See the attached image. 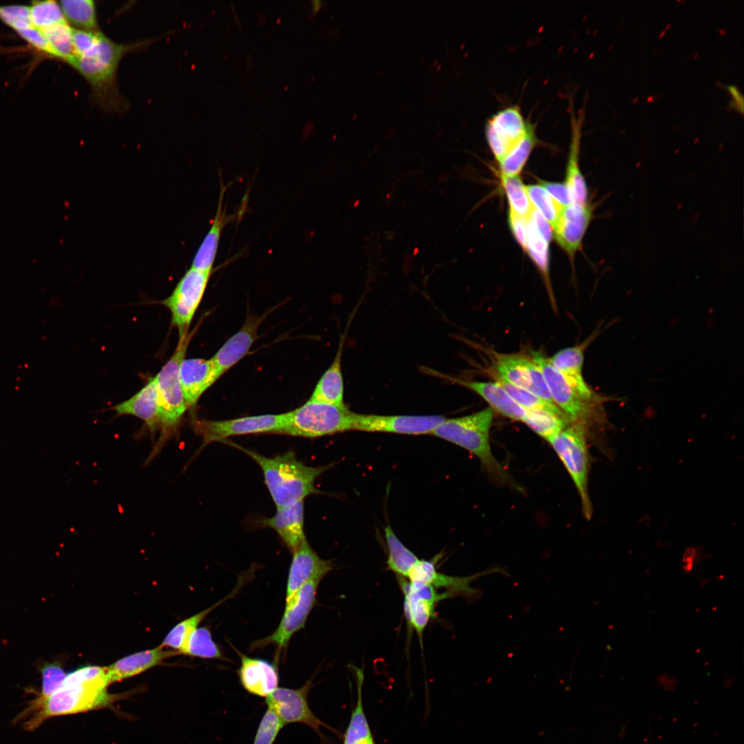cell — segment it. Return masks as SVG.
I'll list each match as a JSON object with an SVG mask.
<instances>
[{"label":"cell","instance_id":"32","mask_svg":"<svg viewBox=\"0 0 744 744\" xmlns=\"http://www.w3.org/2000/svg\"><path fill=\"white\" fill-rule=\"evenodd\" d=\"M60 6L67 23L75 30L98 32L95 2L92 0H63Z\"/></svg>","mask_w":744,"mask_h":744},{"label":"cell","instance_id":"18","mask_svg":"<svg viewBox=\"0 0 744 744\" xmlns=\"http://www.w3.org/2000/svg\"><path fill=\"white\" fill-rule=\"evenodd\" d=\"M495 571L500 570L499 568H490L468 577L451 576L437 572L434 561L419 559L410 570L408 579L411 582L431 585L435 589L446 588L453 595L476 596L479 590L472 588L470 583L478 577Z\"/></svg>","mask_w":744,"mask_h":744},{"label":"cell","instance_id":"45","mask_svg":"<svg viewBox=\"0 0 744 744\" xmlns=\"http://www.w3.org/2000/svg\"><path fill=\"white\" fill-rule=\"evenodd\" d=\"M283 726L277 716L267 708L257 729L254 744H273Z\"/></svg>","mask_w":744,"mask_h":744},{"label":"cell","instance_id":"35","mask_svg":"<svg viewBox=\"0 0 744 744\" xmlns=\"http://www.w3.org/2000/svg\"><path fill=\"white\" fill-rule=\"evenodd\" d=\"M231 597L229 595L225 599L220 600L208 608L202 610L190 617H188L177 623L167 633L161 646L172 648L178 653L182 654L186 646L187 642L191 634L196 630L199 623L207 617L216 606L221 604L225 600Z\"/></svg>","mask_w":744,"mask_h":744},{"label":"cell","instance_id":"2","mask_svg":"<svg viewBox=\"0 0 744 744\" xmlns=\"http://www.w3.org/2000/svg\"><path fill=\"white\" fill-rule=\"evenodd\" d=\"M147 42L118 43L101 32L97 42L86 54L76 56L69 63L88 83L94 103L110 112H122L127 103L120 94L116 73L120 62L127 53L141 48Z\"/></svg>","mask_w":744,"mask_h":744},{"label":"cell","instance_id":"33","mask_svg":"<svg viewBox=\"0 0 744 744\" xmlns=\"http://www.w3.org/2000/svg\"><path fill=\"white\" fill-rule=\"evenodd\" d=\"M356 675L358 698L344 734L342 744H361L373 739L362 705V688L364 680L362 670L357 668Z\"/></svg>","mask_w":744,"mask_h":744},{"label":"cell","instance_id":"25","mask_svg":"<svg viewBox=\"0 0 744 744\" xmlns=\"http://www.w3.org/2000/svg\"><path fill=\"white\" fill-rule=\"evenodd\" d=\"M177 652L165 650L159 645L151 650L136 652L123 657L106 667L110 684L137 675L175 655Z\"/></svg>","mask_w":744,"mask_h":744},{"label":"cell","instance_id":"15","mask_svg":"<svg viewBox=\"0 0 744 744\" xmlns=\"http://www.w3.org/2000/svg\"><path fill=\"white\" fill-rule=\"evenodd\" d=\"M442 415H383L354 413L353 431L404 435H426L445 420Z\"/></svg>","mask_w":744,"mask_h":744},{"label":"cell","instance_id":"17","mask_svg":"<svg viewBox=\"0 0 744 744\" xmlns=\"http://www.w3.org/2000/svg\"><path fill=\"white\" fill-rule=\"evenodd\" d=\"M592 214L589 204L573 203L562 207L553 229L556 241L569 256H573L580 248Z\"/></svg>","mask_w":744,"mask_h":744},{"label":"cell","instance_id":"46","mask_svg":"<svg viewBox=\"0 0 744 744\" xmlns=\"http://www.w3.org/2000/svg\"><path fill=\"white\" fill-rule=\"evenodd\" d=\"M0 18L16 31L32 25L30 7L24 6H0Z\"/></svg>","mask_w":744,"mask_h":744},{"label":"cell","instance_id":"9","mask_svg":"<svg viewBox=\"0 0 744 744\" xmlns=\"http://www.w3.org/2000/svg\"><path fill=\"white\" fill-rule=\"evenodd\" d=\"M285 413L247 416L226 420H198L194 422V430L203 437L201 448L213 442H222L229 437L258 433L280 434Z\"/></svg>","mask_w":744,"mask_h":744},{"label":"cell","instance_id":"4","mask_svg":"<svg viewBox=\"0 0 744 744\" xmlns=\"http://www.w3.org/2000/svg\"><path fill=\"white\" fill-rule=\"evenodd\" d=\"M493 410L488 407L468 415L445 419L431 435L473 453L496 482L517 487L506 469L495 458L490 444Z\"/></svg>","mask_w":744,"mask_h":744},{"label":"cell","instance_id":"39","mask_svg":"<svg viewBox=\"0 0 744 744\" xmlns=\"http://www.w3.org/2000/svg\"><path fill=\"white\" fill-rule=\"evenodd\" d=\"M55 53L56 57L68 63L74 57L72 28L67 21L39 29Z\"/></svg>","mask_w":744,"mask_h":744},{"label":"cell","instance_id":"5","mask_svg":"<svg viewBox=\"0 0 744 744\" xmlns=\"http://www.w3.org/2000/svg\"><path fill=\"white\" fill-rule=\"evenodd\" d=\"M540 369L554 403L571 422H580L589 428L606 422L601 397L581 393L541 352L533 351L529 357Z\"/></svg>","mask_w":744,"mask_h":744},{"label":"cell","instance_id":"16","mask_svg":"<svg viewBox=\"0 0 744 744\" xmlns=\"http://www.w3.org/2000/svg\"><path fill=\"white\" fill-rule=\"evenodd\" d=\"M293 553L287 582L285 603L289 602L300 588L313 579H322L333 567L324 560L305 540Z\"/></svg>","mask_w":744,"mask_h":744},{"label":"cell","instance_id":"48","mask_svg":"<svg viewBox=\"0 0 744 744\" xmlns=\"http://www.w3.org/2000/svg\"><path fill=\"white\" fill-rule=\"evenodd\" d=\"M542 187L561 207L572 203L566 183L542 181Z\"/></svg>","mask_w":744,"mask_h":744},{"label":"cell","instance_id":"8","mask_svg":"<svg viewBox=\"0 0 744 744\" xmlns=\"http://www.w3.org/2000/svg\"><path fill=\"white\" fill-rule=\"evenodd\" d=\"M192 337V333L179 337L173 355L154 378L161 437L164 439L176 428L187 409L180 382L179 369Z\"/></svg>","mask_w":744,"mask_h":744},{"label":"cell","instance_id":"22","mask_svg":"<svg viewBox=\"0 0 744 744\" xmlns=\"http://www.w3.org/2000/svg\"><path fill=\"white\" fill-rule=\"evenodd\" d=\"M260 524L274 530L289 550L293 552L306 540L303 501L277 508L273 517L262 519Z\"/></svg>","mask_w":744,"mask_h":744},{"label":"cell","instance_id":"6","mask_svg":"<svg viewBox=\"0 0 744 744\" xmlns=\"http://www.w3.org/2000/svg\"><path fill=\"white\" fill-rule=\"evenodd\" d=\"M280 434L318 437L353 431L354 412L345 405L335 406L309 400L301 406L285 413Z\"/></svg>","mask_w":744,"mask_h":744},{"label":"cell","instance_id":"28","mask_svg":"<svg viewBox=\"0 0 744 744\" xmlns=\"http://www.w3.org/2000/svg\"><path fill=\"white\" fill-rule=\"evenodd\" d=\"M344 340L333 361L317 383L309 400L335 406H344V382L342 373V354Z\"/></svg>","mask_w":744,"mask_h":744},{"label":"cell","instance_id":"1","mask_svg":"<svg viewBox=\"0 0 744 744\" xmlns=\"http://www.w3.org/2000/svg\"><path fill=\"white\" fill-rule=\"evenodd\" d=\"M106 668L85 666L67 674L61 687L44 699H34L22 713L28 730L37 728L47 719L87 712L110 705L113 696Z\"/></svg>","mask_w":744,"mask_h":744},{"label":"cell","instance_id":"38","mask_svg":"<svg viewBox=\"0 0 744 744\" xmlns=\"http://www.w3.org/2000/svg\"><path fill=\"white\" fill-rule=\"evenodd\" d=\"M501 180L508 198L509 211L519 216L528 218L533 207L520 177L518 175L501 174Z\"/></svg>","mask_w":744,"mask_h":744},{"label":"cell","instance_id":"12","mask_svg":"<svg viewBox=\"0 0 744 744\" xmlns=\"http://www.w3.org/2000/svg\"><path fill=\"white\" fill-rule=\"evenodd\" d=\"M320 581L321 579H313L300 588L292 599L285 603L284 613L276 630L258 641L255 646L273 644L279 650L287 648L293 635L304 627L316 603V593Z\"/></svg>","mask_w":744,"mask_h":744},{"label":"cell","instance_id":"3","mask_svg":"<svg viewBox=\"0 0 744 744\" xmlns=\"http://www.w3.org/2000/svg\"><path fill=\"white\" fill-rule=\"evenodd\" d=\"M221 442L236 447L253 459L260 467L265 483L277 508L303 501L319 493L316 480L331 465L309 466L298 460L293 451L267 457L230 441Z\"/></svg>","mask_w":744,"mask_h":744},{"label":"cell","instance_id":"40","mask_svg":"<svg viewBox=\"0 0 744 744\" xmlns=\"http://www.w3.org/2000/svg\"><path fill=\"white\" fill-rule=\"evenodd\" d=\"M526 189L533 207L554 227L562 207L540 185H529Z\"/></svg>","mask_w":744,"mask_h":744},{"label":"cell","instance_id":"34","mask_svg":"<svg viewBox=\"0 0 744 744\" xmlns=\"http://www.w3.org/2000/svg\"><path fill=\"white\" fill-rule=\"evenodd\" d=\"M384 535L388 547L387 568L399 577L407 578L420 559L402 544L389 525L384 528Z\"/></svg>","mask_w":744,"mask_h":744},{"label":"cell","instance_id":"51","mask_svg":"<svg viewBox=\"0 0 744 744\" xmlns=\"http://www.w3.org/2000/svg\"><path fill=\"white\" fill-rule=\"evenodd\" d=\"M729 90H730V92L732 93V94L734 96V98L736 100L737 103H740L741 105H742L743 100L739 99L740 94H739V92H738V90L736 89V87H734V86H731V87H729Z\"/></svg>","mask_w":744,"mask_h":744},{"label":"cell","instance_id":"19","mask_svg":"<svg viewBox=\"0 0 744 744\" xmlns=\"http://www.w3.org/2000/svg\"><path fill=\"white\" fill-rule=\"evenodd\" d=\"M220 376L211 358L184 359L180 366L179 378L187 408L196 404Z\"/></svg>","mask_w":744,"mask_h":744},{"label":"cell","instance_id":"37","mask_svg":"<svg viewBox=\"0 0 744 744\" xmlns=\"http://www.w3.org/2000/svg\"><path fill=\"white\" fill-rule=\"evenodd\" d=\"M183 654L203 659L226 660L211 633L206 627L197 628L189 636Z\"/></svg>","mask_w":744,"mask_h":744},{"label":"cell","instance_id":"27","mask_svg":"<svg viewBox=\"0 0 744 744\" xmlns=\"http://www.w3.org/2000/svg\"><path fill=\"white\" fill-rule=\"evenodd\" d=\"M571 139L567 165L566 185L569 190L572 203H588V188L579 166V154L583 115L577 116L573 109L570 111Z\"/></svg>","mask_w":744,"mask_h":744},{"label":"cell","instance_id":"50","mask_svg":"<svg viewBox=\"0 0 744 744\" xmlns=\"http://www.w3.org/2000/svg\"><path fill=\"white\" fill-rule=\"evenodd\" d=\"M528 219L532 223L537 232L542 238L550 243L552 238L551 226L547 220L534 207Z\"/></svg>","mask_w":744,"mask_h":744},{"label":"cell","instance_id":"29","mask_svg":"<svg viewBox=\"0 0 744 744\" xmlns=\"http://www.w3.org/2000/svg\"><path fill=\"white\" fill-rule=\"evenodd\" d=\"M599 332L595 331L583 344L561 349L548 358L549 362L555 369L565 375L574 386L580 389H586L589 386L582 375L584 350Z\"/></svg>","mask_w":744,"mask_h":744},{"label":"cell","instance_id":"13","mask_svg":"<svg viewBox=\"0 0 744 744\" xmlns=\"http://www.w3.org/2000/svg\"><path fill=\"white\" fill-rule=\"evenodd\" d=\"M493 358L498 376L548 403L555 404L541 371L530 358L518 353L493 351Z\"/></svg>","mask_w":744,"mask_h":744},{"label":"cell","instance_id":"26","mask_svg":"<svg viewBox=\"0 0 744 744\" xmlns=\"http://www.w3.org/2000/svg\"><path fill=\"white\" fill-rule=\"evenodd\" d=\"M118 415L135 416L144 422L151 433L160 426L157 392L154 378L128 400L112 408Z\"/></svg>","mask_w":744,"mask_h":744},{"label":"cell","instance_id":"43","mask_svg":"<svg viewBox=\"0 0 744 744\" xmlns=\"http://www.w3.org/2000/svg\"><path fill=\"white\" fill-rule=\"evenodd\" d=\"M495 375V378L497 382L504 389L509 396L524 409H550L557 406L556 404L548 403L528 391L510 384L497 374Z\"/></svg>","mask_w":744,"mask_h":744},{"label":"cell","instance_id":"10","mask_svg":"<svg viewBox=\"0 0 744 744\" xmlns=\"http://www.w3.org/2000/svg\"><path fill=\"white\" fill-rule=\"evenodd\" d=\"M211 271L190 267L180 279L172 294L162 301L169 309L172 323L177 327L179 337L188 329L204 296Z\"/></svg>","mask_w":744,"mask_h":744},{"label":"cell","instance_id":"20","mask_svg":"<svg viewBox=\"0 0 744 744\" xmlns=\"http://www.w3.org/2000/svg\"><path fill=\"white\" fill-rule=\"evenodd\" d=\"M238 654L240 666L237 674L242 688L251 694L266 698L278 688L277 665L262 659Z\"/></svg>","mask_w":744,"mask_h":744},{"label":"cell","instance_id":"41","mask_svg":"<svg viewBox=\"0 0 744 744\" xmlns=\"http://www.w3.org/2000/svg\"><path fill=\"white\" fill-rule=\"evenodd\" d=\"M30 12L32 25L39 29L66 21L60 5L55 1L33 2Z\"/></svg>","mask_w":744,"mask_h":744},{"label":"cell","instance_id":"7","mask_svg":"<svg viewBox=\"0 0 744 744\" xmlns=\"http://www.w3.org/2000/svg\"><path fill=\"white\" fill-rule=\"evenodd\" d=\"M588 428L583 423L571 422L548 442L570 475L581 499L583 516L590 520L592 506L588 490Z\"/></svg>","mask_w":744,"mask_h":744},{"label":"cell","instance_id":"14","mask_svg":"<svg viewBox=\"0 0 744 744\" xmlns=\"http://www.w3.org/2000/svg\"><path fill=\"white\" fill-rule=\"evenodd\" d=\"M313 686L310 679L298 689L278 687L266 697L268 709L277 716L283 725L302 723L321 735V727L327 725L313 714L308 703V695Z\"/></svg>","mask_w":744,"mask_h":744},{"label":"cell","instance_id":"49","mask_svg":"<svg viewBox=\"0 0 744 744\" xmlns=\"http://www.w3.org/2000/svg\"><path fill=\"white\" fill-rule=\"evenodd\" d=\"M527 219L519 216L510 211L508 212V223L511 231L519 245L524 250H526L527 245Z\"/></svg>","mask_w":744,"mask_h":744},{"label":"cell","instance_id":"30","mask_svg":"<svg viewBox=\"0 0 744 744\" xmlns=\"http://www.w3.org/2000/svg\"><path fill=\"white\" fill-rule=\"evenodd\" d=\"M397 578L404 597V611L409 628L415 630L422 641L426 627L435 617V606L413 594L409 588L406 578L399 576Z\"/></svg>","mask_w":744,"mask_h":744},{"label":"cell","instance_id":"31","mask_svg":"<svg viewBox=\"0 0 744 744\" xmlns=\"http://www.w3.org/2000/svg\"><path fill=\"white\" fill-rule=\"evenodd\" d=\"M522 422L547 441L571 423L569 418L557 406L550 409H526Z\"/></svg>","mask_w":744,"mask_h":744},{"label":"cell","instance_id":"44","mask_svg":"<svg viewBox=\"0 0 744 744\" xmlns=\"http://www.w3.org/2000/svg\"><path fill=\"white\" fill-rule=\"evenodd\" d=\"M41 672V690L37 699H44L50 696L61 687L67 676L63 668L56 663L44 665Z\"/></svg>","mask_w":744,"mask_h":744},{"label":"cell","instance_id":"36","mask_svg":"<svg viewBox=\"0 0 744 744\" xmlns=\"http://www.w3.org/2000/svg\"><path fill=\"white\" fill-rule=\"evenodd\" d=\"M534 126L500 162L502 175L517 176L521 171L532 151L539 144Z\"/></svg>","mask_w":744,"mask_h":744},{"label":"cell","instance_id":"24","mask_svg":"<svg viewBox=\"0 0 744 744\" xmlns=\"http://www.w3.org/2000/svg\"><path fill=\"white\" fill-rule=\"evenodd\" d=\"M227 187L221 183V188L216 214L211 227L205 236L193 258L190 267L203 271H211L216 260L221 234L224 227L234 219L227 214L223 207V196Z\"/></svg>","mask_w":744,"mask_h":744},{"label":"cell","instance_id":"47","mask_svg":"<svg viewBox=\"0 0 744 744\" xmlns=\"http://www.w3.org/2000/svg\"><path fill=\"white\" fill-rule=\"evenodd\" d=\"M18 34L34 48L56 57L55 53L42 32L33 25L17 31Z\"/></svg>","mask_w":744,"mask_h":744},{"label":"cell","instance_id":"52","mask_svg":"<svg viewBox=\"0 0 744 744\" xmlns=\"http://www.w3.org/2000/svg\"><path fill=\"white\" fill-rule=\"evenodd\" d=\"M361 744H375V743L374 739H373V740L365 741V742H364V743H362Z\"/></svg>","mask_w":744,"mask_h":744},{"label":"cell","instance_id":"23","mask_svg":"<svg viewBox=\"0 0 744 744\" xmlns=\"http://www.w3.org/2000/svg\"><path fill=\"white\" fill-rule=\"evenodd\" d=\"M436 375L475 392L489 404L490 408L506 417L522 421L525 416L526 409L515 402L497 382L468 381L438 373Z\"/></svg>","mask_w":744,"mask_h":744},{"label":"cell","instance_id":"11","mask_svg":"<svg viewBox=\"0 0 744 744\" xmlns=\"http://www.w3.org/2000/svg\"><path fill=\"white\" fill-rule=\"evenodd\" d=\"M534 126L517 104L499 110L488 117L485 136L495 159L499 163Z\"/></svg>","mask_w":744,"mask_h":744},{"label":"cell","instance_id":"42","mask_svg":"<svg viewBox=\"0 0 744 744\" xmlns=\"http://www.w3.org/2000/svg\"><path fill=\"white\" fill-rule=\"evenodd\" d=\"M527 245L525 251L545 276L548 273V245L527 219Z\"/></svg>","mask_w":744,"mask_h":744},{"label":"cell","instance_id":"21","mask_svg":"<svg viewBox=\"0 0 744 744\" xmlns=\"http://www.w3.org/2000/svg\"><path fill=\"white\" fill-rule=\"evenodd\" d=\"M265 318V315L249 316L240 329L211 358L221 376L248 353L258 338L257 330Z\"/></svg>","mask_w":744,"mask_h":744}]
</instances>
